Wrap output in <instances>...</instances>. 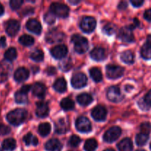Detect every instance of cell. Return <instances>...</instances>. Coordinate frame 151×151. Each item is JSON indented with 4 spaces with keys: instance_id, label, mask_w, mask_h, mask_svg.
Segmentation results:
<instances>
[{
    "instance_id": "1",
    "label": "cell",
    "mask_w": 151,
    "mask_h": 151,
    "mask_svg": "<svg viewBox=\"0 0 151 151\" xmlns=\"http://www.w3.org/2000/svg\"><path fill=\"white\" fill-rule=\"evenodd\" d=\"M27 116V112L22 109H15L7 114V119L13 125H19L23 123Z\"/></svg>"
},
{
    "instance_id": "2",
    "label": "cell",
    "mask_w": 151,
    "mask_h": 151,
    "mask_svg": "<svg viewBox=\"0 0 151 151\" xmlns=\"http://www.w3.org/2000/svg\"><path fill=\"white\" fill-rule=\"evenodd\" d=\"M72 41L74 44V49L76 52L83 54L88 50V42L84 37L80 35H74L72 37Z\"/></svg>"
},
{
    "instance_id": "3",
    "label": "cell",
    "mask_w": 151,
    "mask_h": 151,
    "mask_svg": "<svg viewBox=\"0 0 151 151\" xmlns=\"http://www.w3.org/2000/svg\"><path fill=\"white\" fill-rule=\"evenodd\" d=\"M50 12L60 18H66L69 16V8L66 4L55 2L50 5Z\"/></svg>"
},
{
    "instance_id": "4",
    "label": "cell",
    "mask_w": 151,
    "mask_h": 151,
    "mask_svg": "<svg viewBox=\"0 0 151 151\" xmlns=\"http://www.w3.org/2000/svg\"><path fill=\"white\" fill-rule=\"evenodd\" d=\"M122 130L119 127L114 126L109 128L104 134L103 139L105 142L108 143H111L116 141L121 135Z\"/></svg>"
},
{
    "instance_id": "5",
    "label": "cell",
    "mask_w": 151,
    "mask_h": 151,
    "mask_svg": "<svg viewBox=\"0 0 151 151\" xmlns=\"http://www.w3.org/2000/svg\"><path fill=\"white\" fill-rule=\"evenodd\" d=\"M125 69L117 65H108L106 67V75L110 79H117L123 75Z\"/></svg>"
},
{
    "instance_id": "6",
    "label": "cell",
    "mask_w": 151,
    "mask_h": 151,
    "mask_svg": "<svg viewBox=\"0 0 151 151\" xmlns=\"http://www.w3.org/2000/svg\"><path fill=\"white\" fill-rule=\"evenodd\" d=\"M97 25V22L94 18L91 16H86L83 18L81 22V28L83 32H93L94 30Z\"/></svg>"
},
{
    "instance_id": "7",
    "label": "cell",
    "mask_w": 151,
    "mask_h": 151,
    "mask_svg": "<svg viewBox=\"0 0 151 151\" xmlns=\"http://www.w3.org/2000/svg\"><path fill=\"white\" fill-rule=\"evenodd\" d=\"M71 83L75 88H83L87 84L86 76L82 72H78L72 76Z\"/></svg>"
},
{
    "instance_id": "8",
    "label": "cell",
    "mask_w": 151,
    "mask_h": 151,
    "mask_svg": "<svg viewBox=\"0 0 151 151\" xmlns=\"http://www.w3.org/2000/svg\"><path fill=\"white\" fill-rule=\"evenodd\" d=\"M76 128L81 133H88L91 131V124L89 119L85 116H81L76 120Z\"/></svg>"
},
{
    "instance_id": "9",
    "label": "cell",
    "mask_w": 151,
    "mask_h": 151,
    "mask_svg": "<svg viewBox=\"0 0 151 151\" xmlns=\"http://www.w3.org/2000/svg\"><path fill=\"white\" fill-rule=\"evenodd\" d=\"M118 38L123 42L131 43L134 41V35L133 33V29L130 26L124 27L121 28L118 34Z\"/></svg>"
},
{
    "instance_id": "10",
    "label": "cell",
    "mask_w": 151,
    "mask_h": 151,
    "mask_svg": "<svg viewBox=\"0 0 151 151\" xmlns=\"http://www.w3.org/2000/svg\"><path fill=\"white\" fill-rule=\"evenodd\" d=\"M30 86L25 85L22 86L20 90L16 91V94H15V100H16V103H19V104L26 103L28 101V97L27 94L30 90Z\"/></svg>"
},
{
    "instance_id": "11",
    "label": "cell",
    "mask_w": 151,
    "mask_h": 151,
    "mask_svg": "<svg viewBox=\"0 0 151 151\" xmlns=\"http://www.w3.org/2000/svg\"><path fill=\"white\" fill-rule=\"evenodd\" d=\"M65 38L64 34L60 31L56 29H51L47 32L46 35V41L48 43H56L60 42Z\"/></svg>"
},
{
    "instance_id": "12",
    "label": "cell",
    "mask_w": 151,
    "mask_h": 151,
    "mask_svg": "<svg viewBox=\"0 0 151 151\" xmlns=\"http://www.w3.org/2000/svg\"><path fill=\"white\" fill-rule=\"evenodd\" d=\"M107 97L110 101L114 103H117L121 101L123 98L120 89L116 86H111L108 89Z\"/></svg>"
},
{
    "instance_id": "13",
    "label": "cell",
    "mask_w": 151,
    "mask_h": 151,
    "mask_svg": "<svg viewBox=\"0 0 151 151\" xmlns=\"http://www.w3.org/2000/svg\"><path fill=\"white\" fill-rule=\"evenodd\" d=\"M5 29L7 35L10 36H14L18 33L19 29H20V24L18 21L12 19L7 22Z\"/></svg>"
},
{
    "instance_id": "14",
    "label": "cell",
    "mask_w": 151,
    "mask_h": 151,
    "mask_svg": "<svg viewBox=\"0 0 151 151\" xmlns=\"http://www.w3.org/2000/svg\"><path fill=\"white\" fill-rule=\"evenodd\" d=\"M91 115L96 121H104L107 115V110L102 106H97L91 111Z\"/></svg>"
},
{
    "instance_id": "15",
    "label": "cell",
    "mask_w": 151,
    "mask_h": 151,
    "mask_svg": "<svg viewBox=\"0 0 151 151\" xmlns=\"http://www.w3.org/2000/svg\"><path fill=\"white\" fill-rule=\"evenodd\" d=\"M68 52L67 47L65 45H58L53 47L51 50V55L55 59H62Z\"/></svg>"
},
{
    "instance_id": "16",
    "label": "cell",
    "mask_w": 151,
    "mask_h": 151,
    "mask_svg": "<svg viewBox=\"0 0 151 151\" xmlns=\"http://www.w3.org/2000/svg\"><path fill=\"white\" fill-rule=\"evenodd\" d=\"M26 27L30 32H33V33L36 34V35H40L41 33L42 27H41V23L38 20H36V19H31L28 20L26 24Z\"/></svg>"
},
{
    "instance_id": "17",
    "label": "cell",
    "mask_w": 151,
    "mask_h": 151,
    "mask_svg": "<svg viewBox=\"0 0 151 151\" xmlns=\"http://www.w3.org/2000/svg\"><path fill=\"white\" fill-rule=\"evenodd\" d=\"M90 55H91V58L97 61L103 60L106 57V51L102 47H95L94 49H93L90 53Z\"/></svg>"
},
{
    "instance_id": "18",
    "label": "cell",
    "mask_w": 151,
    "mask_h": 151,
    "mask_svg": "<svg viewBox=\"0 0 151 151\" xmlns=\"http://www.w3.org/2000/svg\"><path fill=\"white\" fill-rule=\"evenodd\" d=\"M29 71L24 67L19 68L14 73V79L17 82L21 83L25 81L29 78Z\"/></svg>"
},
{
    "instance_id": "19",
    "label": "cell",
    "mask_w": 151,
    "mask_h": 151,
    "mask_svg": "<svg viewBox=\"0 0 151 151\" xmlns=\"http://www.w3.org/2000/svg\"><path fill=\"white\" fill-rule=\"evenodd\" d=\"M45 149L47 151H60L62 145L57 139H52L46 143Z\"/></svg>"
},
{
    "instance_id": "20",
    "label": "cell",
    "mask_w": 151,
    "mask_h": 151,
    "mask_svg": "<svg viewBox=\"0 0 151 151\" xmlns=\"http://www.w3.org/2000/svg\"><path fill=\"white\" fill-rule=\"evenodd\" d=\"M68 127L67 122L64 119H60L55 124V131L59 134H65L67 131Z\"/></svg>"
},
{
    "instance_id": "21",
    "label": "cell",
    "mask_w": 151,
    "mask_h": 151,
    "mask_svg": "<svg viewBox=\"0 0 151 151\" xmlns=\"http://www.w3.org/2000/svg\"><path fill=\"white\" fill-rule=\"evenodd\" d=\"M49 107L45 103H38L36 108V115L40 118H44L48 116Z\"/></svg>"
},
{
    "instance_id": "22",
    "label": "cell",
    "mask_w": 151,
    "mask_h": 151,
    "mask_svg": "<svg viewBox=\"0 0 151 151\" xmlns=\"http://www.w3.org/2000/svg\"><path fill=\"white\" fill-rule=\"evenodd\" d=\"M32 94L38 97H43L45 95L46 86L41 83H36L32 86Z\"/></svg>"
},
{
    "instance_id": "23",
    "label": "cell",
    "mask_w": 151,
    "mask_h": 151,
    "mask_svg": "<svg viewBox=\"0 0 151 151\" xmlns=\"http://www.w3.org/2000/svg\"><path fill=\"white\" fill-rule=\"evenodd\" d=\"M77 101L81 106H86L92 103L93 98L90 94H86V93H83V94H79L77 97Z\"/></svg>"
},
{
    "instance_id": "24",
    "label": "cell",
    "mask_w": 151,
    "mask_h": 151,
    "mask_svg": "<svg viewBox=\"0 0 151 151\" xmlns=\"http://www.w3.org/2000/svg\"><path fill=\"white\" fill-rule=\"evenodd\" d=\"M119 151H132L133 143L130 139L125 138L119 142L117 145Z\"/></svg>"
},
{
    "instance_id": "25",
    "label": "cell",
    "mask_w": 151,
    "mask_h": 151,
    "mask_svg": "<svg viewBox=\"0 0 151 151\" xmlns=\"http://www.w3.org/2000/svg\"><path fill=\"white\" fill-rule=\"evenodd\" d=\"M66 82L65 81V79L60 78H58V80H56L55 82L54 85H53V87H54L55 90L58 92L60 93H63L66 91Z\"/></svg>"
},
{
    "instance_id": "26",
    "label": "cell",
    "mask_w": 151,
    "mask_h": 151,
    "mask_svg": "<svg viewBox=\"0 0 151 151\" xmlns=\"http://www.w3.org/2000/svg\"><path fill=\"white\" fill-rule=\"evenodd\" d=\"M16 147V140L14 139L9 138L6 139L4 140L2 143V148L4 150L7 151H12L14 150Z\"/></svg>"
},
{
    "instance_id": "27",
    "label": "cell",
    "mask_w": 151,
    "mask_h": 151,
    "mask_svg": "<svg viewBox=\"0 0 151 151\" xmlns=\"http://www.w3.org/2000/svg\"><path fill=\"white\" fill-rule=\"evenodd\" d=\"M121 60L125 63L132 64L134 62V55L131 51H125L121 55Z\"/></svg>"
},
{
    "instance_id": "28",
    "label": "cell",
    "mask_w": 151,
    "mask_h": 151,
    "mask_svg": "<svg viewBox=\"0 0 151 151\" xmlns=\"http://www.w3.org/2000/svg\"><path fill=\"white\" fill-rule=\"evenodd\" d=\"M90 75L93 81H95L96 83H99L103 79V75H102L101 71L97 68H91L89 71Z\"/></svg>"
},
{
    "instance_id": "29",
    "label": "cell",
    "mask_w": 151,
    "mask_h": 151,
    "mask_svg": "<svg viewBox=\"0 0 151 151\" xmlns=\"http://www.w3.org/2000/svg\"><path fill=\"white\" fill-rule=\"evenodd\" d=\"M60 106L64 111H70L75 108V103L69 98H64L60 102Z\"/></svg>"
},
{
    "instance_id": "30",
    "label": "cell",
    "mask_w": 151,
    "mask_h": 151,
    "mask_svg": "<svg viewBox=\"0 0 151 151\" xmlns=\"http://www.w3.org/2000/svg\"><path fill=\"white\" fill-rule=\"evenodd\" d=\"M23 140L27 145H32L35 146L37 145L38 143V139H37L35 136L32 135L31 133H28V134H27L24 137Z\"/></svg>"
},
{
    "instance_id": "31",
    "label": "cell",
    "mask_w": 151,
    "mask_h": 151,
    "mask_svg": "<svg viewBox=\"0 0 151 151\" xmlns=\"http://www.w3.org/2000/svg\"><path fill=\"white\" fill-rule=\"evenodd\" d=\"M51 131V126L48 122H44L41 123L38 126V133L42 137H47Z\"/></svg>"
},
{
    "instance_id": "32",
    "label": "cell",
    "mask_w": 151,
    "mask_h": 151,
    "mask_svg": "<svg viewBox=\"0 0 151 151\" xmlns=\"http://www.w3.org/2000/svg\"><path fill=\"white\" fill-rule=\"evenodd\" d=\"M20 44L22 45L26 46V47H29L34 44V38L31 35H23L19 38V39Z\"/></svg>"
},
{
    "instance_id": "33",
    "label": "cell",
    "mask_w": 151,
    "mask_h": 151,
    "mask_svg": "<svg viewBox=\"0 0 151 151\" xmlns=\"http://www.w3.org/2000/svg\"><path fill=\"white\" fill-rule=\"evenodd\" d=\"M17 58V52L16 50L13 47H10L4 53V58L8 61L14 60Z\"/></svg>"
},
{
    "instance_id": "34",
    "label": "cell",
    "mask_w": 151,
    "mask_h": 151,
    "mask_svg": "<svg viewBox=\"0 0 151 151\" xmlns=\"http://www.w3.org/2000/svg\"><path fill=\"white\" fill-rule=\"evenodd\" d=\"M97 147V142L94 139H89L84 145V149L86 151H94Z\"/></svg>"
},
{
    "instance_id": "35",
    "label": "cell",
    "mask_w": 151,
    "mask_h": 151,
    "mask_svg": "<svg viewBox=\"0 0 151 151\" xmlns=\"http://www.w3.org/2000/svg\"><path fill=\"white\" fill-rule=\"evenodd\" d=\"M10 73V67L8 64H5V66L2 65L0 66V82L4 81L8 78Z\"/></svg>"
},
{
    "instance_id": "36",
    "label": "cell",
    "mask_w": 151,
    "mask_h": 151,
    "mask_svg": "<svg viewBox=\"0 0 151 151\" xmlns=\"http://www.w3.org/2000/svg\"><path fill=\"white\" fill-rule=\"evenodd\" d=\"M148 139L149 136L147 134L140 133V134H137V137H136V143H137V145L143 146L147 143Z\"/></svg>"
},
{
    "instance_id": "37",
    "label": "cell",
    "mask_w": 151,
    "mask_h": 151,
    "mask_svg": "<svg viewBox=\"0 0 151 151\" xmlns=\"http://www.w3.org/2000/svg\"><path fill=\"white\" fill-rule=\"evenodd\" d=\"M44 55L43 52L42 50H35L31 53L30 58L32 60H35L36 62H40L42 61L43 59H44Z\"/></svg>"
},
{
    "instance_id": "38",
    "label": "cell",
    "mask_w": 151,
    "mask_h": 151,
    "mask_svg": "<svg viewBox=\"0 0 151 151\" xmlns=\"http://www.w3.org/2000/svg\"><path fill=\"white\" fill-rule=\"evenodd\" d=\"M103 31L105 34L108 35H111L114 34L116 31V26L112 23L107 24L103 28Z\"/></svg>"
},
{
    "instance_id": "39",
    "label": "cell",
    "mask_w": 151,
    "mask_h": 151,
    "mask_svg": "<svg viewBox=\"0 0 151 151\" xmlns=\"http://www.w3.org/2000/svg\"><path fill=\"white\" fill-rule=\"evenodd\" d=\"M141 56L145 60L151 59V49L147 47L146 44H144L141 49Z\"/></svg>"
},
{
    "instance_id": "40",
    "label": "cell",
    "mask_w": 151,
    "mask_h": 151,
    "mask_svg": "<svg viewBox=\"0 0 151 151\" xmlns=\"http://www.w3.org/2000/svg\"><path fill=\"white\" fill-rule=\"evenodd\" d=\"M59 66H60V69L66 72V71L71 69V67H72V63H71V60L69 59H63L60 62V63H59Z\"/></svg>"
},
{
    "instance_id": "41",
    "label": "cell",
    "mask_w": 151,
    "mask_h": 151,
    "mask_svg": "<svg viewBox=\"0 0 151 151\" xmlns=\"http://www.w3.org/2000/svg\"><path fill=\"white\" fill-rule=\"evenodd\" d=\"M81 140L80 139L79 137L76 135H73L71 137V138L69 139V145L72 147H78V145H80L81 143Z\"/></svg>"
},
{
    "instance_id": "42",
    "label": "cell",
    "mask_w": 151,
    "mask_h": 151,
    "mask_svg": "<svg viewBox=\"0 0 151 151\" xmlns=\"http://www.w3.org/2000/svg\"><path fill=\"white\" fill-rule=\"evenodd\" d=\"M44 22H47L48 24H52L55 22V15L52 14L51 12H48V13H46L44 15Z\"/></svg>"
},
{
    "instance_id": "43",
    "label": "cell",
    "mask_w": 151,
    "mask_h": 151,
    "mask_svg": "<svg viewBox=\"0 0 151 151\" xmlns=\"http://www.w3.org/2000/svg\"><path fill=\"white\" fill-rule=\"evenodd\" d=\"M142 133L148 135L151 131V125L150 122H143L140 126Z\"/></svg>"
},
{
    "instance_id": "44",
    "label": "cell",
    "mask_w": 151,
    "mask_h": 151,
    "mask_svg": "<svg viewBox=\"0 0 151 151\" xmlns=\"http://www.w3.org/2000/svg\"><path fill=\"white\" fill-rule=\"evenodd\" d=\"M24 1L22 0H11L10 1V5L13 10H17L22 6Z\"/></svg>"
},
{
    "instance_id": "45",
    "label": "cell",
    "mask_w": 151,
    "mask_h": 151,
    "mask_svg": "<svg viewBox=\"0 0 151 151\" xmlns=\"http://www.w3.org/2000/svg\"><path fill=\"white\" fill-rule=\"evenodd\" d=\"M11 130L8 126L3 124H0V136H4L10 134Z\"/></svg>"
},
{
    "instance_id": "46",
    "label": "cell",
    "mask_w": 151,
    "mask_h": 151,
    "mask_svg": "<svg viewBox=\"0 0 151 151\" xmlns=\"http://www.w3.org/2000/svg\"><path fill=\"white\" fill-rule=\"evenodd\" d=\"M144 100L146 105L151 106V89L147 93V94H146Z\"/></svg>"
},
{
    "instance_id": "47",
    "label": "cell",
    "mask_w": 151,
    "mask_h": 151,
    "mask_svg": "<svg viewBox=\"0 0 151 151\" xmlns=\"http://www.w3.org/2000/svg\"><path fill=\"white\" fill-rule=\"evenodd\" d=\"M145 1L143 0H131V3L133 4V6L135 7H139L144 4Z\"/></svg>"
},
{
    "instance_id": "48",
    "label": "cell",
    "mask_w": 151,
    "mask_h": 151,
    "mask_svg": "<svg viewBox=\"0 0 151 151\" xmlns=\"http://www.w3.org/2000/svg\"><path fill=\"white\" fill-rule=\"evenodd\" d=\"M144 18L148 22H151V8L145 10L144 13Z\"/></svg>"
},
{
    "instance_id": "49",
    "label": "cell",
    "mask_w": 151,
    "mask_h": 151,
    "mask_svg": "<svg viewBox=\"0 0 151 151\" xmlns=\"http://www.w3.org/2000/svg\"><path fill=\"white\" fill-rule=\"evenodd\" d=\"M6 46V38L5 37L0 38V47H4Z\"/></svg>"
},
{
    "instance_id": "50",
    "label": "cell",
    "mask_w": 151,
    "mask_h": 151,
    "mask_svg": "<svg viewBox=\"0 0 151 151\" xmlns=\"http://www.w3.org/2000/svg\"><path fill=\"white\" fill-rule=\"evenodd\" d=\"M127 6H128V4H127V3L125 2V1H122V2H120V4H119V8L120 9V10H124V9L126 8Z\"/></svg>"
},
{
    "instance_id": "51",
    "label": "cell",
    "mask_w": 151,
    "mask_h": 151,
    "mask_svg": "<svg viewBox=\"0 0 151 151\" xmlns=\"http://www.w3.org/2000/svg\"><path fill=\"white\" fill-rule=\"evenodd\" d=\"M47 73L49 74V75H54L55 73V69L54 67H50L47 70Z\"/></svg>"
},
{
    "instance_id": "52",
    "label": "cell",
    "mask_w": 151,
    "mask_h": 151,
    "mask_svg": "<svg viewBox=\"0 0 151 151\" xmlns=\"http://www.w3.org/2000/svg\"><path fill=\"white\" fill-rule=\"evenodd\" d=\"M146 45L151 49V35H149L147 38V41H146Z\"/></svg>"
},
{
    "instance_id": "53",
    "label": "cell",
    "mask_w": 151,
    "mask_h": 151,
    "mask_svg": "<svg viewBox=\"0 0 151 151\" xmlns=\"http://www.w3.org/2000/svg\"><path fill=\"white\" fill-rule=\"evenodd\" d=\"M4 7H3L2 4H1V3H0V16H1V15H2L3 13H4Z\"/></svg>"
},
{
    "instance_id": "54",
    "label": "cell",
    "mask_w": 151,
    "mask_h": 151,
    "mask_svg": "<svg viewBox=\"0 0 151 151\" xmlns=\"http://www.w3.org/2000/svg\"><path fill=\"white\" fill-rule=\"evenodd\" d=\"M69 2L72 3V4H78V3H80V1H69Z\"/></svg>"
},
{
    "instance_id": "55",
    "label": "cell",
    "mask_w": 151,
    "mask_h": 151,
    "mask_svg": "<svg viewBox=\"0 0 151 151\" xmlns=\"http://www.w3.org/2000/svg\"><path fill=\"white\" fill-rule=\"evenodd\" d=\"M104 151H115L114 149H111V148H109V149H106V150H105Z\"/></svg>"
},
{
    "instance_id": "56",
    "label": "cell",
    "mask_w": 151,
    "mask_h": 151,
    "mask_svg": "<svg viewBox=\"0 0 151 151\" xmlns=\"http://www.w3.org/2000/svg\"><path fill=\"white\" fill-rule=\"evenodd\" d=\"M137 151H145V150H142V149H140V150H137Z\"/></svg>"
},
{
    "instance_id": "57",
    "label": "cell",
    "mask_w": 151,
    "mask_h": 151,
    "mask_svg": "<svg viewBox=\"0 0 151 151\" xmlns=\"http://www.w3.org/2000/svg\"><path fill=\"white\" fill-rule=\"evenodd\" d=\"M150 150H151V143H150Z\"/></svg>"
}]
</instances>
